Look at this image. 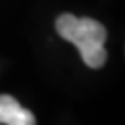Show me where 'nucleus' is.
<instances>
[{"label": "nucleus", "mask_w": 125, "mask_h": 125, "mask_svg": "<svg viewBox=\"0 0 125 125\" xmlns=\"http://www.w3.org/2000/svg\"><path fill=\"white\" fill-rule=\"evenodd\" d=\"M57 33L72 42L81 53V59L90 68H101L107 62V30L101 22L86 17H75L70 13L59 15L55 20Z\"/></svg>", "instance_id": "1"}, {"label": "nucleus", "mask_w": 125, "mask_h": 125, "mask_svg": "<svg viewBox=\"0 0 125 125\" xmlns=\"http://www.w3.org/2000/svg\"><path fill=\"white\" fill-rule=\"evenodd\" d=\"M0 123L6 125H35V116L24 109L13 96H0Z\"/></svg>", "instance_id": "2"}]
</instances>
